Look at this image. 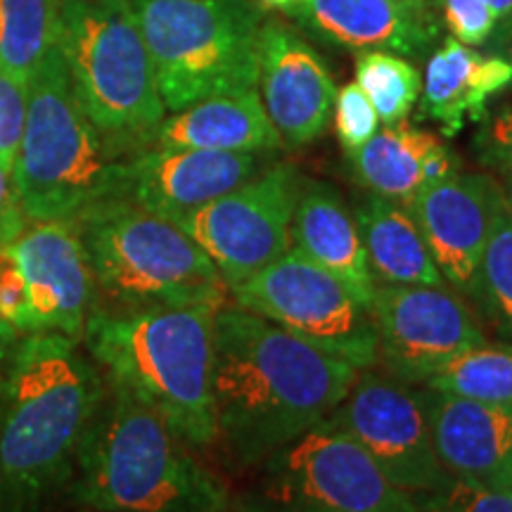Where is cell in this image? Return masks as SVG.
I'll return each instance as SVG.
<instances>
[{
  "label": "cell",
  "instance_id": "obj_34",
  "mask_svg": "<svg viewBox=\"0 0 512 512\" xmlns=\"http://www.w3.org/2000/svg\"><path fill=\"white\" fill-rule=\"evenodd\" d=\"M0 320L24 335L27 325V283L12 247H0Z\"/></svg>",
  "mask_w": 512,
  "mask_h": 512
},
{
  "label": "cell",
  "instance_id": "obj_15",
  "mask_svg": "<svg viewBox=\"0 0 512 512\" xmlns=\"http://www.w3.org/2000/svg\"><path fill=\"white\" fill-rule=\"evenodd\" d=\"M444 283L470 297L486 242L505 214V188L489 174H458L427 185L406 207Z\"/></svg>",
  "mask_w": 512,
  "mask_h": 512
},
{
  "label": "cell",
  "instance_id": "obj_12",
  "mask_svg": "<svg viewBox=\"0 0 512 512\" xmlns=\"http://www.w3.org/2000/svg\"><path fill=\"white\" fill-rule=\"evenodd\" d=\"M368 309L377 335L375 366L413 387L489 342L472 304L446 285L375 283Z\"/></svg>",
  "mask_w": 512,
  "mask_h": 512
},
{
  "label": "cell",
  "instance_id": "obj_16",
  "mask_svg": "<svg viewBox=\"0 0 512 512\" xmlns=\"http://www.w3.org/2000/svg\"><path fill=\"white\" fill-rule=\"evenodd\" d=\"M256 91L287 147L318 140L328 128L337 86L323 57L287 24L268 19L259 29Z\"/></svg>",
  "mask_w": 512,
  "mask_h": 512
},
{
  "label": "cell",
  "instance_id": "obj_11",
  "mask_svg": "<svg viewBox=\"0 0 512 512\" xmlns=\"http://www.w3.org/2000/svg\"><path fill=\"white\" fill-rule=\"evenodd\" d=\"M299 183L302 176L292 164L266 166L240 188L192 211L178 226L202 247L233 290L292 249Z\"/></svg>",
  "mask_w": 512,
  "mask_h": 512
},
{
  "label": "cell",
  "instance_id": "obj_27",
  "mask_svg": "<svg viewBox=\"0 0 512 512\" xmlns=\"http://www.w3.org/2000/svg\"><path fill=\"white\" fill-rule=\"evenodd\" d=\"M467 302L482 328L512 347V219L508 209L491 230Z\"/></svg>",
  "mask_w": 512,
  "mask_h": 512
},
{
  "label": "cell",
  "instance_id": "obj_42",
  "mask_svg": "<svg viewBox=\"0 0 512 512\" xmlns=\"http://www.w3.org/2000/svg\"><path fill=\"white\" fill-rule=\"evenodd\" d=\"M420 3L432 5V8H441V3H444V0H420Z\"/></svg>",
  "mask_w": 512,
  "mask_h": 512
},
{
  "label": "cell",
  "instance_id": "obj_1",
  "mask_svg": "<svg viewBox=\"0 0 512 512\" xmlns=\"http://www.w3.org/2000/svg\"><path fill=\"white\" fill-rule=\"evenodd\" d=\"M356 377L351 363L252 311L230 304L216 311V441L238 465H261L320 425Z\"/></svg>",
  "mask_w": 512,
  "mask_h": 512
},
{
  "label": "cell",
  "instance_id": "obj_37",
  "mask_svg": "<svg viewBox=\"0 0 512 512\" xmlns=\"http://www.w3.org/2000/svg\"><path fill=\"white\" fill-rule=\"evenodd\" d=\"M226 512H273V510L268 508V503L264 501V498L256 494V496L242 498V501H238V503L230 501Z\"/></svg>",
  "mask_w": 512,
  "mask_h": 512
},
{
  "label": "cell",
  "instance_id": "obj_33",
  "mask_svg": "<svg viewBox=\"0 0 512 512\" xmlns=\"http://www.w3.org/2000/svg\"><path fill=\"white\" fill-rule=\"evenodd\" d=\"M444 22L463 46H484L496 29V17L484 0H444Z\"/></svg>",
  "mask_w": 512,
  "mask_h": 512
},
{
  "label": "cell",
  "instance_id": "obj_44",
  "mask_svg": "<svg viewBox=\"0 0 512 512\" xmlns=\"http://www.w3.org/2000/svg\"><path fill=\"white\" fill-rule=\"evenodd\" d=\"M505 181H512V178H505Z\"/></svg>",
  "mask_w": 512,
  "mask_h": 512
},
{
  "label": "cell",
  "instance_id": "obj_38",
  "mask_svg": "<svg viewBox=\"0 0 512 512\" xmlns=\"http://www.w3.org/2000/svg\"><path fill=\"white\" fill-rule=\"evenodd\" d=\"M19 337H22V332H17L12 325L5 323V320H0V363H3V358L8 356V351L15 347Z\"/></svg>",
  "mask_w": 512,
  "mask_h": 512
},
{
  "label": "cell",
  "instance_id": "obj_30",
  "mask_svg": "<svg viewBox=\"0 0 512 512\" xmlns=\"http://www.w3.org/2000/svg\"><path fill=\"white\" fill-rule=\"evenodd\" d=\"M332 119H335L337 140L347 157L356 155L375 136L377 124H380L373 102L368 100L366 91L356 81L347 83L337 91Z\"/></svg>",
  "mask_w": 512,
  "mask_h": 512
},
{
  "label": "cell",
  "instance_id": "obj_39",
  "mask_svg": "<svg viewBox=\"0 0 512 512\" xmlns=\"http://www.w3.org/2000/svg\"><path fill=\"white\" fill-rule=\"evenodd\" d=\"M503 24V31H501V36H496V46L503 50L505 53V60H508L510 64H512V17L510 19H505V22H501ZM503 57V55H501Z\"/></svg>",
  "mask_w": 512,
  "mask_h": 512
},
{
  "label": "cell",
  "instance_id": "obj_23",
  "mask_svg": "<svg viewBox=\"0 0 512 512\" xmlns=\"http://www.w3.org/2000/svg\"><path fill=\"white\" fill-rule=\"evenodd\" d=\"M354 219L375 283L446 285L411 211L373 192H361Z\"/></svg>",
  "mask_w": 512,
  "mask_h": 512
},
{
  "label": "cell",
  "instance_id": "obj_14",
  "mask_svg": "<svg viewBox=\"0 0 512 512\" xmlns=\"http://www.w3.org/2000/svg\"><path fill=\"white\" fill-rule=\"evenodd\" d=\"M27 283L29 332H60L81 342L95 309V280L74 221H29L12 242Z\"/></svg>",
  "mask_w": 512,
  "mask_h": 512
},
{
  "label": "cell",
  "instance_id": "obj_40",
  "mask_svg": "<svg viewBox=\"0 0 512 512\" xmlns=\"http://www.w3.org/2000/svg\"><path fill=\"white\" fill-rule=\"evenodd\" d=\"M484 3L489 5L491 12H494L498 24L512 17V0H484Z\"/></svg>",
  "mask_w": 512,
  "mask_h": 512
},
{
  "label": "cell",
  "instance_id": "obj_35",
  "mask_svg": "<svg viewBox=\"0 0 512 512\" xmlns=\"http://www.w3.org/2000/svg\"><path fill=\"white\" fill-rule=\"evenodd\" d=\"M27 223L29 221L17 197L12 169L0 164V247L12 245Z\"/></svg>",
  "mask_w": 512,
  "mask_h": 512
},
{
  "label": "cell",
  "instance_id": "obj_32",
  "mask_svg": "<svg viewBox=\"0 0 512 512\" xmlns=\"http://www.w3.org/2000/svg\"><path fill=\"white\" fill-rule=\"evenodd\" d=\"M29 83L12 79L0 69V164L15 166L24 126H27Z\"/></svg>",
  "mask_w": 512,
  "mask_h": 512
},
{
  "label": "cell",
  "instance_id": "obj_17",
  "mask_svg": "<svg viewBox=\"0 0 512 512\" xmlns=\"http://www.w3.org/2000/svg\"><path fill=\"white\" fill-rule=\"evenodd\" d=\"M264 166L261 152L150 147L128 159V200L181 223L192 211L240 188Z\"/></svg>",
  "mask_w": 512,
  "mask_h": 512
},
{
  "label": "cell",
  "instance_id": "obj_31",
  "mask_svg": "<svg viewBox=\"0 0 512 512\" xmlns=\"http://www.w3.org/2000/svg\"><path fill=\"white\" fill-rule=\"evenodd\" d=\"M472 150L486 169L512 178V102H503L496 110L486 112L472 138Z\"/></svg>",
  "mask_w": 512,
  "mask_h": 512
},
{
  "label": "cell",
  "instance_id": "obj_13",
  "mask_svg": "<svg viewBox=\"0 0 512 512\" xmlns=\"http://www.w3.org/2000/svg\"><path fill=\"white\" fill-rule=\"evenodd\" d=\"M323 422L349 434L406 494L434 489L448 475L434 453L420 387L358 370L356 382Z\"/></svg>",
  "mask_w": 512,
  "mask_h": 512
},
{
  "label": "cell",
  "instance_id": "obj_18",
  "mask_svg": "<svg viewBox=\"0 0 512 512\" xmlns=\"http://www.w3.org/2000/svg\"><path fill=\"white\" fill-rule=\"evenodd\" d=\"M434 453L448 477L512 489V406L420 387Z\"/></svg>",
  "mask_w": 512,
  "mask_h": 512
},
{
  "label": "cell",
  "instance_id": "obj_19",
  "mask_svg": "<svg viewBox=\"0 0 512 512\" xmlns=\"http://www.w3.org/2000/svg\"><path fill=\"white\" fill-rule=\"evenodd\" d=\"M297 19L323 41L358 53L422 55L441 34L437 8L420 0H311Z\"/></svg>",
  "mask_w": 512,
  "mask_h": 512
},
{
  "label": "cell",
  "instance_id": "obj_4",
  "mask_svg": "<svg viewBox=\"0 0 512 512\" xmlns=\"http://www.w3.org/2000/svg\"><path fill=\"white\" fill-rule=\"evenodd\" d=\"M216 306L100 311L81 342L105 375L174 427L190 446L216 444Z\"/></svg>",
  "mask_w": 512,
  "mask_h": 512
},
{
  "label": "cell",
  "instance_id": "obj_10",
  "mask_svg": "<svg viewBox=\"0 0 512 512\" xmlns=\"http://www.w3.org/2000/svg\"><path fill=\"white\" fill-rule=\"evenodd\" d=\"M261 498L273 512H411L413 496L392 484L349 434L320 422L261 463Z\"/></svg>",
  "mask_w": 512,
  "mask_h": 512
},
{
  "label": "cell",
  "instance_id": "obj_43",
  "mask_svg": "<svg viewBox=\"0 0 512 512\" xmlns=\"http://www.w3.org/2000/svg\"><path fill=\"white\" fill-rule=\"evenodd\" d=\"M79 512H98V510H86V508H81Z\"/></svg>",
  "mask_w": 512,
  "mask_h": 512
},
{
  "label": "cell",
  "instance_id": "obj_28",
  "mask_svg": "<svg viewBox=\"0 0 512 512\" xmlns=\"http://www.w3.org/2000/svg\"><path fill=\"white\" fill-rule=\"evenodd\" d=\"M356 83L366 91L384 126L408 119L422 88L418 69L387 50H361L356 55Z\"/></svg>",
  "mask_w": 512,
  "mask_h": 512
},
{
  "label": "cell",
  "instance_id": "obj_21",
  "mask_svg": "<svg viewBox=\"0 0 512 512\" xmlns=\"http://www.w3.org/2000/svg\"><path fill=\"white\" fill-rule=\"evenodd\" d=\"M292 249L330 271L347 285L361 304L370 306L375 275L358 233L354 211L337 188L325 181L302 178L292 216Z\"/></svg>",
  "mask_w": 512,
  "mask_h": 512
},
{
  "label": "cell",
  "instance_id": "obj_26",
  "mask_svg": "<svg viewBox=\"0 0 512 512\" xmlns=\"http://www.w3.org/2000/svg\"><path fill=\"white\" fill-rule=\"evenodd\" d=\"M422 387L460 399L512 406V347L486 342L467 349Z\"/></svg>",
  "mask_w": 512,
  "mask_h": 512
},
{
  "label": "cell",
  "instance_id": "obj_5",
  "mask_svg": "<svg viewBox=\"0 0 512 512\" xmlns=\"http://www.w3.org/2000/svg\"><path fill=\"white\" fill-rule=\"evenodd\" d=\"M126 164L76 100L57 48L29 81L27 126L12 166L27 221H76L100 204L128 197Z\"/></svg>",
  "mask_w": 512,
  "mask_h": 512
},
{
  "label": "cell",
  "instance_id": "obj_8",
  "mask_svg": "<svg viewBox=\"0 0 512 512\" xmlns=\"http://www.w3.org/2000/svg\"><path fill=\"white\" fill-rule=\"evenodd\" d=\"M133 8L166 112L256 88L264 24L256 0H136Z\"/></svg>",
  "mask_w": 512,
  "mask_h": 512
},
{
  "label": "cell",
  "instance_id": "obj_45",
  "mask_svg": "<svg viewBox=\"0 0 512 512\" xmlns=\"http://www.w3.org/2000/svg\"><path fill=\"white\" fill-rule=\"evenodd\" d=\"M131 3H136V0H131Z\"/></svg>",
  "mask_w": 512,
  "mask_h": 512
},
{
  "label": "cell",
  "instance_id": "obj_29",
  "mask_svg": "<svg viewBox=\"0 0 512 512\" xmlns=\"http://www.w3.org/2000/svg\"><path fill=\"white\" fill-rule=\"evenodd\" d=\"M411 496V512H512V489H494L456 477Z\"/></svg>",
  "mask_w": 512,
  "mask_h": 512
},
{
  "label": "cell",
  "instance_id": "obj_2",
  "mask_svg": "<svg viewBox=\"0 0 512 512\" xmlns=\"http://www.w3.org/2000/svg\"><path fill=\"white\" fill-rule=\"evenodd\" d=\"M79 342L29 332L0 363V512H38L74 475L76 448L105 394Z\"/></svg>",
  "mask_w": 512,
  "mask_h": 512
},
{
  "label": "cell",
  "instance_id": "obj_41",
  "mask_svg": "<svg viewBox=\"0 0 512 512\" xmlns=\"http://www.w3.org/2000/svg\"><path fill=\"white\" fill-rule=\"evenodd\" d=\"M505 209H508V216L512 219V181H505Z\"/></svg>",
  "mask_w": 512,
  "mask_h": 512
},
{
  "label": "cell",
  "instance_id": "obj_6",
  "mask_svg": "<svg viewBox=\"0 0 512 512\" xmlns=\"http://www.w3.org/2000/svg\"><path fill=\"white\" fill-rule=\"evenodd\" d=\"M107 311L181 309L228 304L219 268L178 223L121 197L76 219Z\"/></svg>",
  "mask_w": 512,
  "mask_h": 512
},
{
  "label": "cell",
  "instance_id": "obj_24",
  "mask_svg": "<svg viewBox=\"0 0 512 512\" xmlns=\"http://www.w3.org/2000/svg\"><path fill=\"white\" fill-rule=\"evenodd\" d=\"M439 140L434 133L415 128L408 119L384 126L349 157L356 181L366 192L408 207L425 188L427 157Z\"/></svg>",
  "mask_w": 512,
  "mask_h": 512
},
{
  "label": "cell",
  "instance_id": "obj_9",
  "mask_svg": "<svg viewBox=\"0 0 512 512\" xmlns=\"http://www.w3.org/2000/svg\"><path fill=\"white\" fill-rule=\"evenodd\" d=\"M230 294L240 309L271 320L358 370L377 363V335L368 306L342 280L294 249Z\"/></svg>",
  "mask_w": 512,
  "mask_h": 512
},
{
  "label": "cell",
  "instance_id": "obj_25",
  "mask_svg": "<svg viewBox=\"0 0 512 512\" xmlns=\"http://www.w3.org/2000/svg\"><path fill=\"white\" fill-rule=\"evenodd\" d=\"M60 0H0V69L29 83L57 41Z\"/></svg>",
  "mask_w": 512,
  "mask_h": 512
},
{
  "label": "cell",
  "instance_id": "obj_3",
  "mask_svg": "<svg viewBox=\"0 0 512 512\" xmlns=\"http://www.w3.org/2000/svg\"><path fill=\"white\" fill-rule=\"evenodd\" d=\"M105 377V375H102ZM74 498L98 512H226L230 494L157 411L105 380L74 460Z\"/></svg>",
  "mask_w": 512,
  "mask_h": 512
},
{
  "label": "cell",
  "instance_id": "obj_20",
  "mask_svg": "<svg viewBox=\"0 0 512 512\" xmlns=\"http://www.w3.org/2000/svg\"><path fill=\"white\" fill-rule=\"evenodd\" d=\"M512 83V64L501 55H482L446 38L432 53L422 79L418 119L434 121L446 138H456L467 124H479L491 98Z\"/></svg>",
  "mask_w": 512,
  "mask_h": 512
},
{
  "label": "cell",
  "instance_id": "obj_7",
  "mask_svg": "<svg viewBox=\"0 0 512 512\" xmlns=\"http://www.w3.org/2000/svg\"><path fill=\"white\" fill-rule=\"evenodd\" d=\"M55 43L102 136L119 150L152 145L166 107L131 0H60Z\"/></svg>",
  "mask_w": 512,
  "mask_h": 512
},
{
  "label": "cell",
  "instance_id": "obj_22",
  "mask_svg": "<svg viewBox=\"0 0 512 512\" xmlns=\"http://www.w3.org/2000/svg\"><path fill=\"white\" fill-rule=\"evenodd\" d=\"M155 147H192L216 152H266L283 147L256 88L216 95L171 112L159 124Z\"/></svg>",
  "mask_w": 512,
  "mask_h": 512
},
{
  "label": "cell",
  "instance_id": "obj_36",
  "mask_svg": "<svg viewBox=\"0 0 512 512\" xmlns=\"http://www.w3.org/2000/svg\"><path fill=\"white\" fill-rule=\"evenodd\" d=\"M261 5V10H275V12H285V15L299 17L302 12L309 8L311 0H256Z\"/></svg>",
  "mask_w": 512,
  "mask_h": 512
}]
</instances>
